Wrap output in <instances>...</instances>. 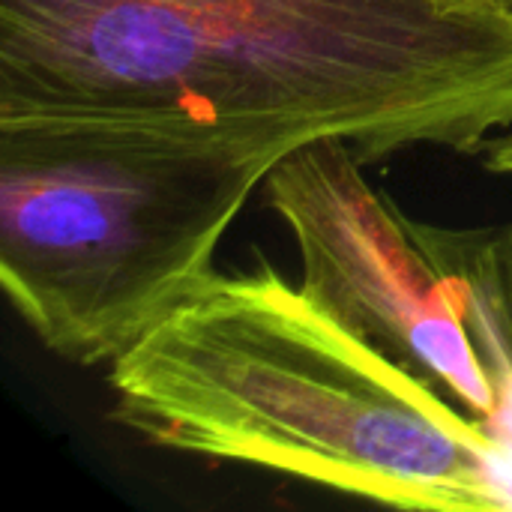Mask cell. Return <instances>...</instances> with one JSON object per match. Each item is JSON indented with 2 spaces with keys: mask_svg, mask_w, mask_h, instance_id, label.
<instances>
[{
  "mask_svg": "<svg viewBox=\"0 0 512 512\" xmlns=\"http://www.w3.org/2000/svg\"><path fill=\"white\" fill-rule=\"evenodd\" d=\"M512 126V18L459 0H0V129H120L279 165Z\"/></svg>",
  "mask_w": 512,
  "mask_h": 512,
  "instance_id": "6da1fadb",
  "label": "cell"
},
{
  "mask_svg": "<svg viewBox=\"0 0 512 512\" xmlns=\"http://www.w3.org/2000/svg\"><path fill=\"white\" fill-rule=\"evenodd\" d=\"M108 387L111 420L150 447L399 510H512V459L489 426L264 258L216 273L111 363Z\"/></svg>",
  "mask_w": 512,
  "mask_h": 512,
  "instance_id": "7a4b0ae2",
  "label": "cell"
},
{
  "mask_svg": "<svg viewBox=\"0 0 512 512\" xmlns=\"http://www.w3.org/2000/svg\"><path fill=\"white\" fill-rule=\"evenodd\" d=\"M276 165L120 129H0V282L39 345L114 363L216 279Z\"/></svg>",
  "mask_w": 512,
  "mask_h": 512,
  "instance_id": "3957f363",
  "label": "cell"
},
{
  "mask_svg": "<svg viewBox=\"0 0 512 512\" xmlns=\"http://www.w3.org/2000/svg\"><path fill=\"white\" fill-rule=\"evenodd\" d=\"M360 153L321 138L264 180L273 213L294 234L300 288L327 315L489 420L495 396L447 282L396 210L363 174Z\"/></svg>",
  "mask_w": 512,
  "mask_h": 512,
  "instance_id": "277c9868",
  "label": "cell"
},
{
  "mask_svg": "<svg viewBox=\"0 0 512 512\" xmlns=\"http://www.w3.org/2000/svg\"><path fill=\"white\" fill-rule=\"evenodd\" d=\"M411 240L447 282L489 378V432L512 459V222L444 228L405 216Z\"/></svg>",
  "mask_w": 512,
  "mask_h": 512,
  "instance_id": "5b68a950",
  "label": "cell"
},
{
  "mask_svg": "<svg viewBox=\"0 0 512 512\" xmlns=\"http://www.w3.org/2000/svg\"><path fill=\"white\" fill-rule=\"evenodd\" d=\"M477 156L483 159V165L489 171H498V174H512V126L486 138L483 147L477 150Z\"/></svg>",
  "mask_w": 512,
  "mask_h": 512,
  "instance_id": "8992f818",
  "label": "cell"
},
{
  "mask_svg": "<svg viewBox=\"0 0 512 512\" xmlns=\"http://www.w3.org/2000/svg\"><path fill=\"white\" fill-rule=\"evenodd\" d=\"M468 6H480V9H492V12H504L512 18V0H459Z\"/></svg>",
  "mask_w": 512,
  "mask_h": 512,
  "instance_id": "52a82bcc",
  "label": "cell"
}]
</instances>
